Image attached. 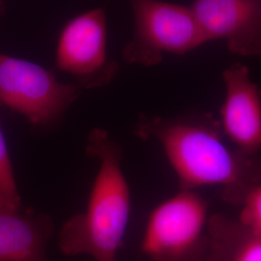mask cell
Returning a JSON list of instances; mask_svg holds the SVG:
<instances>
[{
    "mask_svg": "<svg viewBox=\"0 0 261 261\" xmlns=\"http://www.w3.org/2000/svg\"><path fill=\"white\" fill-rule=\"evenodd\" d=\"M135 133L142 140L153 139L162 145L180 190L221 187L225 202L241 206L261 184V155L230 148L220 122L210 114L141 116Z\"/></svg>",
    "mask_w": 261,
    "mask_h": 261,
    "instance_id": "6da1fadb",
    "label": "cell"
},
{
    "mask_svg": "<svg viewBox=\"0 0 261 261\" xmlns=\"http://www.w3.org/2000/svg\"><path fill=\"white\" fill-rule=\"evenodd\" d=\"M87 154L99 161L85 211L62 225L58 246L66 255L88 254L115 261L128 229L130 193L122 169V149L109 133L96 128L87 138Z\"/></svg>",
    "mask_w": 261,
    "mask_h": 261,
    "instance_id": "7a4b0ae2",
    "label": "cell"
},
{
    "mask_svg": "<svg viewBox=\"0 0 261 261\" xmlns=\"http://www.w3.org/2000/svg\"><path fill=\"white\" fill-rule=\"evenodd\" d=\"M208 202L194 190H180L150 214L141 244L152 261H203Z\"/></svg>",
    "mask_w": 261,
    "mask_h": 261,
    "instance_id": "3957f363",
    "label": "cell"
},
{
    "mask_svg": "<svg viewBox=\"0 0 261 261\" xmlns=\"http://www.w3.org/2000/svg\"><path fill=\"white\" fill-rule=\"evenodd\" d=\"M134 35L123 51L129 63L153 66L166 55H184L208 43L191 9L160 0H133Z\"/></svg>",
    "mask_w": 261,
    "mask_h": 261,
    "instance_id": "277c9868",
    "label": "cell"
},
{
    "mask_svg": "<svg viewBox=\"0 0 261 261\" xmlns=\"http://www.w3.org/2000/svg\"><path fill=\"white\" fill-rule=\"evenodd\" d=\"M81 89L59 82L51 71L36 63L0 54V106L19 113L34 127L57 121Z\"/></svg>",
    "mask_w": 261,
    "mask_h": 261,
    "instance_id": "5b68a950",
    "label": "cell"
},
{
    "mask_svg": "<svg viewBox=\"0 0 261 261\" xmlns=\"http://www.w3.org/2000/svg\"><path fill=\"white\" fill-rule=\"evenodd\" d=\"M56 66L73 75L80 87L110 82L115 68L107 57V20L103 9L76 16L62 29L56 47Z\"/></svg>",
    "mask_w": 261,
    "mask_h": 261,
    "instance_id": "8992f818",
    "label": "cell"
},
{
    "mask_svg": "<svg viewBox=\"0 0 261 261\" xmlns=\"http://www.w3.org/2000/svg\"><path fill=\"white\" fill-rule=\"evenodd\" d=\"M190 7L208 42L223 40L238 56H261V0H195Z\"/></svg>",
    "mask_w": 261,
    "mask_h": 261,
    "instance_id": "52a82bcc",
    "label": "cell"
},
{
    "mask_svg": "<svg viewBox=\"0 0 261 261\" xmlns=\"http://www.w3.org/2000/svg\"><path fill=\"white\" fill-rule=\"evenodd\" d=\"M224 103L220 125L234 147L252 156L261 152V89L253 83L247 66L233 64L224 70Z\"/></svg>",
    "mask_w": 261,
    "mask_h": 261,
    "instance_id": "ba28073f",
    "label": "cell"
},
{
    "mask_svg": "<svg viewBox=\"0 0 261 261\" xmlns=\"http://www.w3.org/2000/svg\"><path fill=\"white\" fill-rule=\"evenodd\" d=\"M54 230L49 216L0 201V261H48Z\"/></svg>",
    "mask_w": 261,
    "mask_h": 261,
    "instance_id": "9c48e42d",
    "label": "cell"
},
{
    "mask_svg": "<svg viewBox=\"0 0 261 261\" xmlns=\"http://www.w3.org/2000/svg\"><path fill=\"white\" fill-rule=\"evenodd\" d=\"M203 261H261V236L224 214L212 215L207 224Z\"/></svg>",
    "mask_w": 261,
    "mask_h": 261,
    "instance_id": "30bf717a",
    "label": "cell"
},
{
    "mask_svg": "<svg viewBox=\"0 0 261 261\" xmlns=\"http://www.w3.org/2000/svg\"><path fill=\"white\" fill-rule=\"evenodd\" d=\"M0 201L14 207H21V197L16 183L13 165L6 140L0 127Z\"/></svg>",
    "mask_w": 261,
    "mask_h": 261,
    "instance_id": "8fae6325",
    "label": "cell"
},
{
    "mask_svg": "<svg viewBox=\"0 0 261 261\" xmlns=\"http://www.w3.org/2000/svg\"><path fill=\"white\" fill-rule=\"evenodd\" d=\"M238 221L261 236V184L255 187L243 201Z\"/></svg>",
    "mask_w": 261,
    "mask_h": 261,
    "instance_id": "7c38bea8",
    "label": "cell"
},
{
    "mask_svg": "<svg viewBox=\"0 0 261 261\" xmlns=\"http://www.w3.org/2000/svg\"><path fill=\"white\" fill-rule=\"evenodd\" d=\"M3 12H4V4H3V2L0 0V16L3 14Z\"/></svg>",
    "mask_w": 261,
    "mask_h": 261,
    "instance_id": "4fadbf2b",
    "label": "cell"
}]
</instances>
